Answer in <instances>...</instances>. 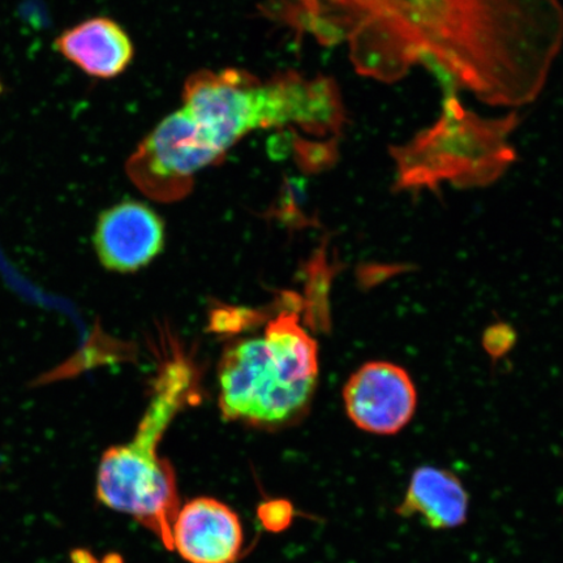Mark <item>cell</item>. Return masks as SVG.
<instances>
[{
    "label": "cell",
    "instance_id": "12",
    "mask_svg": "<svg viewBox=\"0 0 563 563\" xmlns=\"http://www.w3.org/2000/svg\"><path fill=\"white\" fill-rule=\"evenodd\" d=\"M2 90H3L2 82H0V93H2Z\"/></svg>",
    "mask_w": 563,
    "mask_h": 563
},
{
    "label": "cell",
    "instance_id": "2",
    "mask_svg": "<svg viewBox=\"0 0 563 563\" xmlns=\"http://www.w3.org/2000/svg\"><path fill=\"white\" fill-rule=\"evenodd\" d=\"M183 108L228 154L252 132L291 130L338 143L346 109L333 77L288 70L269 79L239 68L201 69L188 77Z\"/></svg>",
    "mask_w": 563,
    "mask_h": 563
},
{
    "label": "cell",
    "instance_id": "1",
    "mask_svg": "<svg viewBox=\"0 0 563 563\" xmlns=\"http://www.w3.org/2000/svg\"><path fill=\"white\" fill-rule=\"evenodd\" d=\"M262 11L301 38L346 46L367 79L422 67L503 108L538 100L563 46L561 0H265Z\"/></svg>",
    "mask_w": 563,
    "mask_h": 563
},
{
    "label": "cell",
    "instance_id": "10",
    "mask_svg": "<svg viewBox=\"0 0 563 563\" xmlns=\"http://www.w3.org/2000/svg\"><path fill=\"white\" fill-rule=\"evenodd\" d=\"M55 48L84 74L96 79H115L131 66L135 47L117 21L93 18L63 32Z\"/></svg>",
    "mask_w": 563,
    "mask_h": 563
},
{
    "label": "cell",
    "instance_id": "9",
    "mask_svg": "<svg viewBox=\"0 0 563 563\" xmlns=\"http://www.w3.org/2000/svg\"><path fill=\"white\" fill-rule=\"evenodd\" d=\"M173 549L189 563H234L243 548L238 514L218 499L199 497L176 514Z\"/></svg>",
    "mask_w": 563,
    "mask_h": 563
},
{
    "label": "cell",
    "instance_id": "8",
    "mask_svg": "<svg viewBox=\"0 0 563 563\" xmlns=\"http://www.w3.org/2000/svg\"><path fill=\"white\" fill-rule=\"evenodd\" d=\"M93 242L106 269L137 272L164 250L165 224L146 203L126 200L98 217Z\"/></svg>",
    "mask_w": 563,
    "mask_h": 563
},
{
    "label": "cell",
    "instance_id": "6",
    "mask_svg": "<svg viewBox=\"0 0 563 563\" xmlns=\"http://www.w3.org/2000/svg\"><path fill=\"white\" fill-rule=\"evenodd\" d=\"M227 156L181 108L162 119L126 161L125 172L141 192L161 201L185 197L196 175Z\"/></svg>",
    "mask_w": 563,
    "mask_h": 563
},
{
    "label": "cell",
    "instance_id": "5",
    "mask_svg": "<svg viewBox=\"0 0 563 563\" xmlns=\"http://www.w3.org/2000/svg\"><path fill=\"white\" fill-rule=\"evenodd\" d=\"M191 387L187 368L168 369L135 438L106 450L97 473L98 501L135 518L156 533L168 551H174L173 523L180 508L175 471L159 455V443L175 415L185 406Z\"/></svg>",
    "mask_w": 563,
    "mask_h": 563
},
{
    "label": "cell",
    "instance_id": "11",
    "mask_svg": "<svg viewBox=\"0 0 563 563\" xmlns=\"http://www.w3.org/2000/svg\"><path fill=\"white\" fill-rule=\"evenodd\" d=\"M470 497L461 478L445 468L422 466L413 471L397 516L418 517L432 530H453L466 523Z\"/></svg>",
    "mask_w": 563,
    "mask_h": 563
},
{
    "label": "cell",
    "instance_id": "7",
    "mask_svg": "<svg viewBox=\"0 0 563 563\" xmlns=\"http://www.w3.org/2000/svg\"><path fill=\"white\" fill-rule=\"evenodd\" d=\"M344 408L354 424L377 435H394L410 424L418 391L410 373L390 362H369L349 378Z\"/></svg>",
    "mask_w": 563,
    "mask_h": 563
},
{
    "label": "cell",
    "instance_id": "3",
    "mask_svg": "<svg viewBox=\"0 0 563 563\" xmlns=\"http://www.w3.org/2000/svg\"><path fill=\"white\" fill-rule=\"evenodd\" d=\"M319 382V347L297 316L279 314L263 336L230 344L220 364L224 419L258 429L295 424L311 406Z\"/></svg>",
    "mask_w": 563,
    "mask_h": 563
},
{
    "label": "cell",
    "instance_id": "4",
    "mask_svg": "<svg viewBox=\"0 0 563 563\" xmlns=\"http://www.w3.org/2000/svg\"><path fill=\"white\" fill-rule=\"evenodd\" d=\"M519 123L517 111L484 118L449 91L438 121L389 147L396 167L393 191L439 195L445 183L455 188L495 185L518 158L510 136Z\"/></svg>",
    "mask_w": 563,
    "mask_h": 563
}]
</instances>
